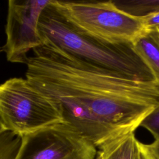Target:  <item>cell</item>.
I'll return each instance as SVG.
<instances>
[{
	"instance_id": "cell-1",
	"label": "cell",
	"mask_w": 159,
	"mask_h": 159,
	"mask_svg": "<svg viewBox=\"0 0 159 159\" xmlns=\"http://www.w3.org/2000/svg\"><path fill=\"white\" fill-rule=\"evenodd\" d=\"M25 78L55 103L62 122L99 148L134 132L159 106V85L119 77L48 43L33 50Z\"/></svg>"
},
{
	"instance_id": "cell-2",
	"label": "cell",
	"mask_w": 159,
	"mask_h": 159,
	"mask_svg": "<svg viewBox=\"0 0 159 159\" xmlns=\"http://www.w3.org/2000/svg\"><path fill=\"white\" fill-rule=\"evenodd\" d=\"M38 27L43 43L52 45L119 77L135 81H155L152 71L131 43L107 42L82 32L61 14L53 0L42 12Z\"/></svg>"
},
{
	"instance_id": "cell-3",
	"label": "cell",
	"mask_w": 159,
	"mask_h": 159,
	"mask_svg": "<svg viewBox=\"0 0 159 159\" xmlns=\"http://www.w3.org/2000/svg\"><path fill=\"white\" fill-rule=\"evenodd\" d=\"M0 117L7 130L21 137L62 122L51 99L22 78L0 84Z\"/></svg>"
},
{
	"instance_id": "cell-4",
	"label": "cell",
	"mask_w": 159,
	"mask_h": 159,
	"mask_svg": "<svg viewBox=\"0 0 159 159\" xmlns=\"http://www.w3.org/2000/svg\"><path fill=\"white\" fill-rule=\"evenodd\" d=\"M53 2L76 29L102 41L132 43L147 30L139 18L121 11L112 1Z\"/></svg>"
},
{
	"instance_id": "cell-5",
	"label": "cell",
	"mask_w": 159,
	"mask_h": 159,
	"mask_svg": "<svg viewBox=\"0 0 159 159\" xmlns=\"http://www.w3.org/2000/svg\"><path fill=\"white\" fill-rule=\"evenodd\" d=\"M96 146L60 122L22 136L15 159H95Z\"/></svg>"
},
{
	"instance_id": "cell-6",
	"label": "cell",
	"mask_w": 159,
	"mask_h": 159,
	"mask_svg": "<svg viewBox=\"0 0 159 159\" xmlns=\"http://www.w3.org/2000/svg\"><path fill=\"white\" fill-rule=\"evenodd\" d=\"M51 0H9L5 25L6 42L0 51L7 61L26 64L27 53L43 45L39 31L42 12Z\"/></svg>"
},
{
	"instance_id": "cell-7",
	"label": "cell",
	"mask_w": 159,
	"mask_h": 159,
	"mask_svg": "<svg viewBox=\"0 0 159 159\" xmlns=\"http://www.w3.org/2000/svg\"><path fill=\"white\" fill-rule=\"evenodd\" d=\"M132 44L159 85V28L147 29Z\"/></svg>"
},
{
	"instance_id": "cell-8",
	"label": "cell",
	"mask_w": 159,
	"mask_h": 159,
	"mask_svg": "<svg viewBox=\"0 0 159 159\" xmlns=\"http://www.w3.org/2000/svg\"><path fill=\"white\" fill-rule=\"evenodd\" d=\"M137 139L134 132L122 136L99 148L102 159H134Z\"/></svg>"
},
{
	"instance_id": "cell-9",
	"label": "cell",
	"mask_w": 159,
	"mask_h": 159,
	"mask_svg": "<svg viewBox=\"0 0 159 159\" xmlns=\"http://www.w3.org/2000/svg\"><path fill=\"white\" fill-rule=\"evenodd\" d=\"M112 2L119 10L135 18L159 12V0H117Z\"/></svg>"
},
{
	"instance_id": "cell-10",
	"label": "cell",
	"mask_w": 159,
	"mask_h": 159,
	"mask_svg": "<svg viewBox=\"0 0 159 159\" xmlns=\"http://www.w3.org/2000/svg\"><path fill=\"white\" fill-rule=\"evenodd\" d=\"M22 137L7 130L0 135V159H15Z\"/></svg>"
},
{
	"instance_id": "cell-11",
	"label": "cell",
	"mask_w": 159,
	"mask_h": 159,
	"mask_svg": "<svg viewBox=\"0 0 159 159\" xmlns=\"http://www.w3.org/2000/svg\"><path fill=\"white\" fill-rule=\"evenodd\" d=\"M140 127L147 130L155 139L159 138V106L142 121Z\"/></svg>"
},
{
	"instance_id": "cell-12",
	"label": "cell",
	"mask_w": 159,
	"mask_h": 159,
	"mask_svg": "<svg viewBox=\"0 0 159 159\" xmlns=\"http://www.w3.org/2000/svg\"><path fill=\"white\" fill-rule=\"evenodd\" d=\"M134 159H157L150 151L147 144L137 140Z\"/></svg>"
},
{
	"instance_id": "cell-13",
	"label": "cell",
	"mask_w": 159,
	"mask_h": 159,
	"mask_svg": "<svg viewBox=\"0 0 159 159\" xmlns=\"http://www.w3.org/2000/svg\"><path fill=\"white\" fill-rule=\"evenodd\" d=\"M139 19L146 29L159 28V12Z\"/></svg>"
},
{
	"instance_id": "cell-14",
	"label": "cell",
	"mask_w": 159,
	"mask_h": 159,
	"mask_svg": "<svg viewBox=\"0 0 159 159\" xmlns=\"http://www.w3.org/2000/svg\"><path fill=\"white\" fill-rule=\"evenodd\" d=\"M147 145L150 151L155 156V157L157 159H159V138L155 139L152 143Z\"/></svg>"
},
{
	"instance_id": "cell-15",
	"label": "cell",
	"mask_w": 159,
	"mask_h": 159,
	"mask_svg": "<svg viewBox=\"0 0 159 159\" xmlns=\"http://www.w3.org/2000/svg\"><path fill=\"white\" fill-rule=\"evenodd\" d=\"M7 128L6 127V126H5L4 124L3 123V122H2V119H1V118L0 117V135H1V134L4 133V132L7 131Z\"/></svg>"
},
{
	"instance_id": "cell-16",
	"label": "cell",
	"mask_w": 159,
	"mask_h": 159,
	"mask_svg": "<svg viewBox=\"0 0 159 159\" xmlns=\"http://www.w3.org/2000/svg\"><path fill=\"white\" fill-rule=\"evenodd\" d=\"M95 159H102V154H101V153L99 150L98 151V153H97V155H96V157Z\"/></svg>"
}]
</instances>
